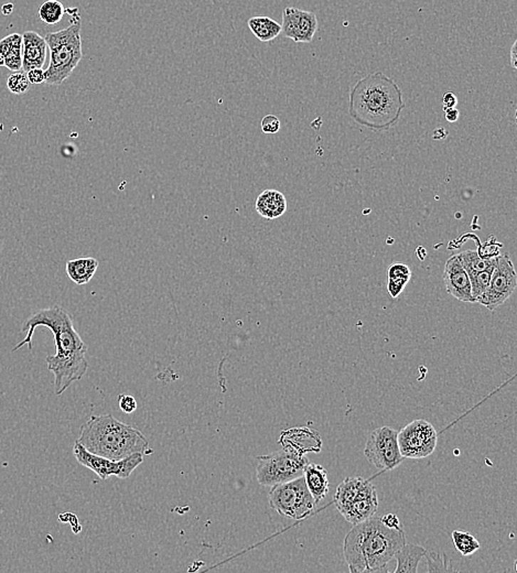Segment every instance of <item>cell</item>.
<instances>
[{
  "instance_id": "1",
  "label": "cell",
  "mask_w": 517,
  "mask_h": 573,
  "mask_svg": "<svg viewBox=\"0 0 517 573\" xmlns=\"http://www.w3.org/2000/svg\"><path fill=\"white\" fill-rule=\"evenodd\" d=\"M38 327H48L53 333L56 354L47 357V365L54 375V393L62 395L88 372V347L74 327L72 315L63 307L53 305L33 313L26 320L22 325V332H27V335L14 347L13 352L21 349L26 344L31 351L32 337Z\"/></svg>"
},
{
  "instance_id": "2",
  "label": "cell",
  "mask_w": 517,
  "mask_h": 573,
  "mask_svg": "<svg viewBox=\"0 0 517 573\" xmlns=\"http://www.w3.org/2000/svg\"><path fill=\"white\" fill-rule=\"evenodd\" d=\"M404 108L403 92L383 72L361 78L350 92V116L373 132H385L394 127Z\"/></svg>"
},
{
  "instance_id": "3",
  "label": "cell",
  "mask_w": 517,
  "mask_h": 573,
  "mask_svg": "<svg viewBox=\"0 0 517 573\" xmlns=\"http://www.w3.org/2000/svg\"><path fill=\"white\" fill-rule=\"evenodd\" d=\"M406 544L404 530H392L371 517L354 525L344 540L343 554L350 572H387L388 562Z\"/></svg>"
},
{
  "instance_id": "4",
  "label": "cell",
  "mask_w": 517,
  "mask_h": 573,
  "mask_svg": "<svg viewBox=\"0 0 517 573\" xmlns=\"http://www.w3.org/2000/svg\"><path fill=\"white\" fill-rule=\"evenodd\" d=\"M76 441L90 453L120 461L135 453H152L144 434L112 415L93 416L80 430Z\"/></svg>"
},
{
  "instance_id": "5",
  "label": "cell",
  "mask_w": 517,
  "mask_h": 573,
  "mask_svg": "<svg viewBox=\"0 0 517 573\" xmlns=\"http://www.w3.org/2000/svg\"><path fill=\"white\" fill-rule=\"evenodd\" d=\"M66 13L72 16L71 25L66 29L46 34L50 50V63L44 71L48 85L59 86L73 73L83 58L82 53L81 19L78 8H70Z\"/></svg>"
},
{
  "instance_id": "6",
  "label": "cell",
  "mask_w": 517,
  "mask_h": 573,
  "mask_svg": "<svg viewBox=\"0 0 517 573\" xmlns=\"http://www.w3.org/2000/svg\"><path fill=\"white\" fill-rule=\"evenodd\" d=\"M269 505L283 517L301 520L313 514L317 503L310 494L305 478L271 486L268 494Z\"/></svg>"
},
{
  "instance_id": "7",
  "label": "cell",
  "mask_w": 517,
  "mask_h": 573,
  "mask_svg": "<svg viewBox=\"0 0 517 573\" xmlns=\"http://www.w3.org/2000/svg\"><path fill=\"white\" fill-rule=\"evenodd\" d=\"M308 463L305 454L283 448L281 451L257 458V480L263 486L285 483L303 476Z\"/></svg>"
},
{
  "instance_id": "8",
  "label": "cell",
  "mask_w": 517,
  "mask_h": 573,
  "mask_svg": "<svg viewBox=\"0 0 517 573\" xmlns=\"http://www.w3.org/2000/svg\"><path fill=\"white\" fill-rule=\"evenodd\" d=\"M517 287V276L513 261L508 253L498 255L493 270L490 285L476 299V303L493 311L510 299Z\"/></svg>"
},
{
  "instance_id": "9",
  "label": "cell",
  "mask_w": 517,
  "mask_h": 573,
  "mask_svg": "<svg viewBox=\"0 0 517 573\" xmlns=\"http://www.w3.org/2000/svg\"><path fill=\"white\" fill-rule=\"evenodd\" d=\"M364 456L382 471H390L405 460L400 451L397 431L390 427L374 430L366 442Z\"/></svg>"
},
{
  "instance_id": "10",
  "label": "cell",
  "mask_w": 517,
  "mask_h": 573,
  "mask_svg": "<svg viewBox=\"0 0 517 573\" xmlns=\"http://www.w3.org/2000/svg\"><path fill=\"white\" fill-rule=\"evenodd\" d=\"M398 446L405 458H424L434 451L438 433L427 420L417 419L397 432Z\"/></svg>"
},
{
  "instance_id": "11",
  "label": "cell",
  "mask_w": 517,
  "mask_h": 573,
  "mask_svg": "<svg viewBox=\"0 0 517 573\" xmlns=\"http://www.w3.org/2000/svg\"><path fill=\"white\" fill-rule=\"evenodd\" d=\"M73 453L76 461L81 466L90 468L100 480H108L110 476L118 478H128L144 461L142 453H135L120 461H113L110 458L90 453L82 444L75 442Z\"/></svg>"
},
{
  "instance_id": "12",
  "label": "cell",
  "mask_w": 517,
  "mask_h": 573,
  "mask_svg": "<svg viewBox=\"0 0 517 573\" xmlns=\"http://www.w3.org/2000/svg\"><path fill=\"white\" fill-rule=\"evenodd\" d=\"M444 281L446 293L462 303H476L472 293L468 273L464 270L456 255L450 257L444 265Z\"/></svg>"
},
{
  "instance_id": "13",
  "label": "cell",
  "mask_w": 517,
  "mask_h": 573,
  "mask_svg": "<svg viewBox=\"0 0 517 573\" xmlns=\"http://www.w3.org/2000/svg\"><path fill=\"white\" fill-rule=\"evenodd\" d=\"M279 442L283 444V448L293 450L301 454L319 452L323 446L319 433L309 428H296L288 431H283Z\"/></svg>"
},
{
  "instance_id": "14",
  "label": "cell",
  "mask_w": 517,
  "mask_h": 573,
  "mask_svg": "<svg viewBox=\"0 0 517 573\" xmlns=\"http://www.w3.org/2000/svg\"><path fill=\"white\" fill-rule=\"evenodd\" d=\"M47 42L39 33L27 31L22 34V68H42L47 58Z\"/></svg>"
},
{
  "instance_id": "15",
  "label": "cell",
  "mask_w": 517,
  "mask_h": 573,
  "mask_svg": "<svg viewBox=\"0 0 517 573\" xmlns=\"http://www.w3.org/2000/svg\"><path fill=\"white\" fill-rule=\"evenodd\" d=\"M374 490H376L371 480H365L361 476L347 478L338 486L333 503L337 510L341 512L354 500Z\"/></svg>"
},
{
  "instance_id": "16",
  "label": "cell",
  "mask_w": 517,
  "mask_h": 573,
  "mask_svg": "<svg viewBox=\"0 0 517 573\" xmlns=\"http://www.w3.org/2000/svg\"><path fill=\"white\" fill-rule=\"evenodd\" d=\"M378 498L376 490L361 496L357 500H354L348 506L343 512L340 514L343 516L350 524L357 525L360 522H365L369 518L373 517L377 512Z\"/></svg>"
},
{
  "instance_id": "17",
  "label": "cell",
  "mask_w": 517,
  "mask_h": 573,
  "mask_svg": "<svg viewBox=\"0 0 517 573\" xmlns=\"http://www.w3.org/2000/svg\"><path fill=\"white\" fill-rule=\"evenodd\" d=\"M257 213L263 219L271 221L278 219L287 211V200L283 193L277 190H265L256 200Z\"/></svg>"
},
{
  "instance_id": "18",
  "label": "cell",
  "mask_w": 517,
  "mask_h": 573,
  "mask_svg": "<svg viewBox=\"0 0 517 573\" xmlns=\"http://www.w3.org/2000/svg\"><path fill=\"white\" fill-rule=\"evenodd\" d=\"M303 478L310 494L318 505L327 498L329 493V478L325 468L320 464L308 463L303 470Z\"/></svg>"
},
{
  "instance_id": "19",
  "label": "cell",
  "mask_w": 517,
  "mask_h": 573,
  "mask_svg": "<svg viewBox=\"0 0 517 573\" xmlns=\"http://www.w3.org/2000/svg\"><path fill=\"white\" fill-rule=\"evenodd\" d=\"M98 259L93 257H84V258L73 259L66 263V273L76 285H86L90 283L98 270Z\"/></svg>"
},
{
  "instance_id": "20",
  "label": "cell",
  "mask_w": 517,
  "mask_h": 573,
  "mask_svg": "<svg viewBox=\"0 0 517 573\" xmlns=\"http://www.w3.org/2000/svg\"><path fill=\"white\" fill-rule=\"evenodd\" d=\"M426 554V549L417 545L405 544L396 552L394 558L397 561L394 572L416 573L422 557Z\"/></svg>"
},
{
  "instance_id": "21",
  "label": "cell",
  "mask_w": 517,
  "mask_h": 573,
  "mask_svg": "<svg viewBox=\"0 0 517 573\" xmlns=\"http://www.w3.org/2000/svg\"><path fill=\"white\" fill-rule=\"evenodd\" d=\"M249 30L261 42H271L281 33V25L269 17H253L247 21Z\"/></svg>"
},
{
  "instance_id": "22",
  "label": "cell",
  "mask_w": 517,
  "mask_h": 573,
  "mask_svg": "<svg viewBox=\"0 0 517 573\" xmlns=\"http://www.w3.org/2000/svg\"><path fill=\"white\" fill-rule=\"evenodd\" d=\"M456 257L466 273H468L469 278L480 271L496 266V261H498V256L492 257V258H482L478 251H472V249L461 251L460 254L456 255Z\"/></svg>"
},
{
  "instance_id": "23",
  "label": "cell",
  "mask_w": 517,
  "mask_h": 573,
  "mask_svg": "<svg viewBox=\"0 0 517 573\" xmlns=\"http://www.w3.org/2000/svg\"><path fill=\"white\" fill-rule=\"evenodd\" d=\"M318 27H319V23H318L317 15L311 11H307V10H301V20L298 23L293 41L297 43H310L315 37Z\"/></svg>"
},
{
  "instance_id": "24",
  "label": "cell",
  "mask_w": 517,
  "mask_h": 573,
  "mask_svg": "<svg viewBox=\"0 0 517 573\" xmlns=\"http://www.w3.org/2000/svg\"><path fill=\"white\" fill-rule=\"evenodd\" d=\"M66 14V8L59 0H47L39 8V18L47 25H56Z\"/></svg>"
},
{
  "instance_id": "25",
  "label": "cell",
  "mask_w": 517,
  "mask_h": 573,
  "mask_svg": "<svg viewBox=\"0 0 517 573\" xmlns=\"http://www.w3.org/2000/svg\"><path fill=\"white\" fill-rule=\"evenodd\" d=\"M452 542L456 550L464 557L471 556L480 549V542L476 540V537L462 530L452 532Z\"/></svg>"
},
{
  "instance_id": "26",
  "label": "cell",
  "mask_w": 517,
  "mask_h": 573,
  "mask_svg": "<svg viewBox=\"0 0 517 573\" xmlns=\"http://www.w3.org/2000/svg\"><path fill=\"white\" fill-rule=\"evenodd\" d=\"M5 66L13 72H19L22 68V36L19 33H13V43L5 56Z\"/></svg>"
},
{
  "instance_id": "27",
  "label": "cell",
  "mask_w": 517,
  "mask_h": 573,
  "mask_svg": "<svg viewBox=\"0 0 517 573\" xmlns=\"http://www.w3.org/2000/svg\"><path fill=\"white\" fill-rule=\"evenodd\" d=\"M301 9H298V8L287 7L283 9L281 32L286 38L291 40L295 38L298 23L301 20Z\"/></svg>"
},
{
  "instance_id": "28",
  "label": "cell",
  "mask_w": 517,
  "mask_h": 573,
  "mask_svg": "<svg viewBox=\"0 0 517 573\" xmlns=\"http://www.w3.org/2000/svg\"><path fill=\"white\" fill-rule=\"evenodd\" d=\"M494 268H496V266L490 267V268L480 271V273H476L474 276L469 278L471 283V293H472V297H474L476 303V299L486 290L489 285H490L491 277H492Z\"/></svg>"
},
{
  "instance_id": "29",
  "label": "cell",
  "mask_w": 517,
  "mask_h": 573,
  "mask_svg": "<svg viewBox=\"0 0 517 573\" xmlns=\"http://www.w3.org/2000/svg\"><path fill=\"white\" fill-rule=\"evenodd\" d=\"M7 88L15 95H22L29 92L31 83L27 75L21 72H14L7 78Z\"/></svg>"
},
{
  "instance_id": "30",
  "label": "cell",
  "mask_w": 517,
  "mask_h": 573,
  "mask_svg": "<svg viewBox=\"0 0 517 573\" xmlns=\"http://www.w3.org/2000/svg\"><path fill=\"white\" fill-rule=\"evenodd\" d=\"M424 558L427 559L428 570L429 572H437V571H454V569L446 567V557L439 556L436 552H427L424 554Z\"/></svg>"
},
{
  "instance_id": "31",
  "label": "cell",
  "mask_w": 517,
  "mask_h": 573,
  "mask_svg": "<svg viewBox=\"0 0 517 573\" xmlns=\"http://www.w3.org/2000/svg\"><path fill=\"white\" fill-rule=\"evenodd\" d=\"M388 279L412 278V271L405 263H395L390 267L387 273Z\"/></svg>"
},
{
  "instance_id": "32",
  "label": "cell",
  "mask_w": 517,
  "mask_h": 573,
  "mask_svg": "<svg viewBox=\"0 0 517 573\" xmlns=\"http://www.w3.org/2000/svg\"><path fill=\"white\" fill-rule=\"evenodd\" d=\"M409 280L410 279L408 278L387 279V290L390 297L394 298V299L400 297V293H403Z\"/></svg>"
},
{
  "instance_id": "33",
  "label": "cell",
  "mask_w": 517,
  "mask_h": 573,
  "mask_svg": "<svg viewBox=\"0 0 517 573\" xmlns=\"http://www.w3.org/2000/svg\"><path fill=\"white\" fill-rule=\"evenodd\" d=\"M261 130L263 134H277L281 130V120L275 115H266L261 120Z\"/></svg>"
},
{
  "instance_id": "34",
  "label": "cell",
  "mask_w": 517,
  "mask_h": 573,
  "mask_svg": "<svg viewBox=\"0 0 517 573\" xmlns=\"http://www.w3.org/2000/svg\"><path fill=\"white\" fill-rule=\"evenodd\" d=\"M118 406L125 414H132L137 409V401L132 396L120 395L118 398Z\"/></svg>"
},
{
  "instance_id": "35",
  "label": "cell",
  "mask_w": 517,
  "mask_h": 573,
  "mask_svg": "<svg viewBox=\"0 0 517 573\" xmlns=\"http://www.w3.org/2000/svg\"><path fill=\"white\" fill-rule=\"evenodd\" d=\"M26 75H27L30 83L36 84V85H39V84L46 82V75H44V71L42 68H31V70L27 71Z\"/></svg>"
},
{
  "instance_id": "36",
  "label": "cell",
  "mask_w": 517,
  "mask_h": 573,
  "mask_svg": "<svg viewBox=\"0 0 517 573\" xmlns=\"http://www.w3.org/2000/svg\"><path fill=\"white\" fill-rule=\"evenodd\" d=\"M381 522L388 528H392V530H403L400 518H398L397 515L393 514V512L384 515L383 517L381 518Z\"/></svg>"
},
{
  "instance_id": "37",
  "label": "cell",
  "mask_w": 517,
  "mask_h": 573,
  "mask_svg": "<svg viewBox=\"0 0 517 573\" xmlns=\"http://www.w3.org/2000/svg\"><path fill=\"white\" fill-rule=\"evenodd\" d=\"M442 105H444V110L454 108L458 105V98L454 93H446L442 98Z\"/></svg>"
},
{
  "instance_id": "38",
  "label": "cell",
  "mask_w": 517,
  "mask_h": 573,
  "mask_svg": "<svg viewBox=\"0 0 517 573\" xmlns=\"http://www.w3.org/2000/svg\"><path fill=\"white\" fill-rule=\"evenodd\" d=\"M11 43H13V34L7 36L0 41V56H3L4 58L7 56L10 48H11Z\"/></svg>"
},
{
  "instance_id": "39",
  "label": "cell",
  "mask_w": 517,
  "mask_h": 573,
  "mask_svg": "<svg viewBox=\"0 0 517 573\" xmlns=\"http://www.w3.org/2000/svg\"><path fill=\"white\" fill-rule=\"evenodd\" d=\"M459 116H460V112L456 107L444 110V117L449 122H456L459 120Z\"/></svg>"
},
{
  "instance_id": "40",
  "label": "cell",
  "mask_w": 517,
  "mask_h": 573,
  "mask_svg": "<svg viewBox=\"0 0 517 573\" xmlns=\"http://www.w3.org/2000/svg\"><path fill=\"white\" fill-rule=\"evenodd\" d=\"M516 48H517V41H514L512 48H511V65H512L513 70H516L517 68Z\"/></svg>"
},
{
  "instance_id": "41",
  "label": "cell",
  "mask_w": 517,
  "mask_h": 573,
  "mask_svg": "<svg viewBox=\"0 0 517 573\" xmlns=\"http://www.w3.org/2000/svg\"><path fill=\"white\" fill-rule=\"evenodd\" d=\"M14 11V5L13 4H5V5L1 7V14L4 16H9L13 14Z\"/></svg>"
},
{
  "instance_id": "42",
  "label": "cell",
  "mask_w": 517,
  "mask_h": 573,
  "mask_svg": "<svg viewBox=\"0 0 517 573\" xmlns=\"http://www.w3.org/2000/svg\"><path fill=\"white\" fill-rule=\"evenodd\" d=\"M0 66H5V58L3 56H0Z\"/></svg>"
}]
</instances>
